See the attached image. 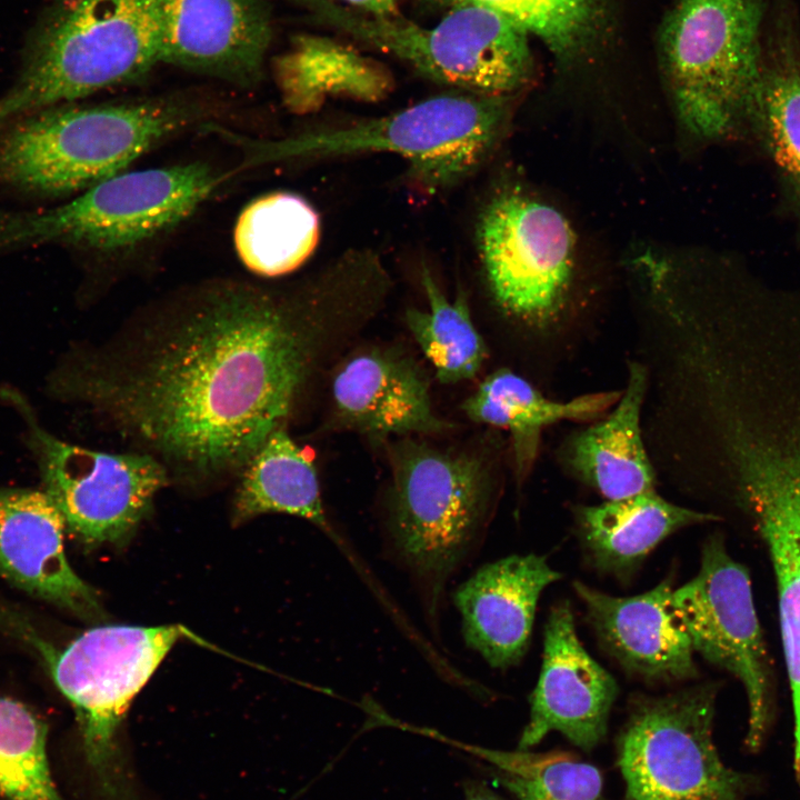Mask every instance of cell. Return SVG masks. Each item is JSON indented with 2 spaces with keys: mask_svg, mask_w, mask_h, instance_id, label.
Listing matches in <instances>:
<instances>
[{
  "mask_svg": "<svg viewBox=\"0 0 800 800\" xmlns=\"http://www.w3.org/2000/svg\"><path fill=\"white\" fill-rule=\"evenodd\" d=\"M0 799L66 800L53 779L48 727L24 703L0 696Z\"/></svg>",
  "mask_w": 800,
  "mask_h": 800,
  "instance_id": "cell-30",
  "label": "cell"
},
{
  "mask_svg": "<svg viewBox=\"0 0 800 800\" xmlns=\"http://www.w3.org/2000/svg\"><path fill=\"white\" fill-rule=\"evenodd\" d=\"M620 396L618 391H599L556 401L517 373L500 369L464 400L462 411L472 421L509 431L517 477L521 481L533 467L544 428L561 421L602 418Z\"/></svg>",
  "mask_w": 800,
  "mask_h": 800,
  "instance_id": "cell-23",
  "label": "cell"
},
{
  "mask_svg": "<svg viewBox=\"0 0 800 800\" xmlns=\"http://www.w3.org/2000/svg\"><path fill=\"white\" fill-rule=\"evenodd\" d=\"M160 62L240 87L257 84L272 39L264 0H157Z\"/></svg>",
  "mask_w": 800,
  "mask_h": 800,
  "instance_id": "cell-15",
  "label": "cell"
},
{
  "mask_svg": "<svg viewBox=\"0 0 800 800\" xmlns=\"http://www.w3.org/2000/svg\"><path fill=\"white\" fill-rule=\"evenodd\" d=\"M476 4L508 18L559 56L573 51L593 23L598 0H437Z\"/></svg>",
  "mask_w": 800,
  "mask_h": 800,
  "instance_id": "cell-31",
  "label": "cell"
},
{
  "mask_svg": "<svg viewBox=\"0 0 800 800\" xmlns=\"http://www.w3.org/2000/svg\"><path fill=\"white\" fill-rule=\"evenodd\" d=\"M329 23L459 91L509 97L532 72L528 33L502 14L454 6L437 24L352 12L327 0H307Z\"/></svg>",
  "mask_w": 800,
  "mask_h": 800,
  "instance_id": "cell-9",
  "label": "cell"
},
{
  "mask_svg": "<svg viewBox=\"0 0 800 800\" xmlns=\"http://www.w3.org/2000/svg\"><path fill=\"white\" fill-rule=\"evenodd\" d=\"M669 606L693 651L742 684L749 710L746 746L757 751L771 717L769 657L749 572L729 554L720 534L703 542L699 571L672 590Z\"/></svg>",
  "mask_w": 800,
  "mask_h": 800,
  "instance_id": "cell-12",
  "label": "cell"
},
{
  "mask_svg": "<svg viewBox=\"0 0 800 800\" xmlns=\"http://www.w3.org/2000/svg\"><path fill=\"white\" fill-rule=\"evenodd\" d=\"M197 119L179 100L40 110L0 128V186L53 197L83 191Z\"/></svg>",
  "mask_w": 800,
  "mask_h": 800,
  "instance_id": "cell-4",
  "label": "cell"
},
{
  "mask_svg": "<svg viewBox=\"0 0 800 800\" xmlns=\"http://www.w3.org/2000/svg\"><path fill=\"white\" fill-rule=\"evenodd\" d=\"M763 0H676L663 58L687 132L720 140L752 132L766 59Z\"/></svg>",
  "mask_w": 800,
  "mask_h": 800,
  "instance_id": "cell-5",
  "label": "cell"
},
{
  "mask_svg": "<svg viewBox=\"0 0 800 800\" xmlns=\"http://www.w3.org/2000/svg\"><path fill=\"white\" fill-rule=\"evenodd\" d=\"M509 97L442 93L389 116L276 143L277 158L390 152L426 189L469 176L494 149L510 117Z\"/></svg>",
  "mask_w": 800,
  "mask_h": 800,
  "instance_id": "cell-8",
  "label": "cell"
},
{
  "mask_svg": "<svg viewBox=\"0 0 800 800\" xmlns=\"http://www.w3.org/2000/svg\"><path fill=\"white\" fill-rule=\"evenodd\" d=\"M337 296L209 286L72 351L49 391L89 404L170 480H224L292 416L353 311Z\"/></svg>",
  "mask_w": 800,
  "mask_h": 800,
  "instance_id": "cell-1",
  "label": "cell"
},
{
  "mask_svg": "<svg viewBox=\"0 0 800 800\" xmlns=\"http://www.w3.org/2000/svg\"><path fill=\"white\" fill-rule=\"evenodd\" d=\"M361 10L362 13L374 17H396L399 0H342Z\"/></svg>",
  "mask_w": 800,
  "mask_h": 800,
  "instance_id": "cell-32",
  "label": "cell"
},
{
  "mask_svg": "<svg viewBox=\"0 0 800 800\" xmlns=\"http://www.w3.org/2000/svg\"><path fill=\"white\" fill-rule=\"evenodd\" d=\"M0 622L37 652L72 704L84 759L100 793L107 800H129L118 729L133 698L183 631L178 626H100L57 648L17 612L0 609Z\"/></svg>",
  "mask_w": 800,
  "mask_h": 800,
  "instance_id": "cell-6",
  "label": "cell"
},
{
  "mask_svg": "<svg viewBox=\"0 0 800 800\" xmlns=\"http://www.w3.org/2000/svg\"><path fill=\"white\" fill-rule=\"evenodd\" d=\"M800 213V63L780 58L764 64L752 127Z\"/></svg>",
  "mask_w": 800,
  "mask_h": 800,
  "instance_id": "cell-29",
  "label": "cell"
},
{
  "mask_svg": "<svg viewBox=\"0 0 800 800\" xmlns=\"http://www.w3.org/2000/svg\"><path fill=\"white\" fill-rule=\"evenodd\" d=\"M276 70L286 102L301 112L316 109L331 97L377 101L393 87L392 76L383 64L321 36L296 37Z\"/></svg>",
  "mask_w": 800,
  "mask_h": 800,
  "instance_id": "cell-24",
  "label": "cell"
},
{
  "mask_svg": "<svg viewBox=\"0 0 800 800\" xmlns=\"http://www.w3.org/2000/svg\"><path fill=\"white\" fill-rule=\"evenodd\" d=\"M740 499L769 554L792 693L794 769L800 784V439L741 436L731 448Z\"/></svg>",
  "mask_w": 800,
  "mask_h": 800,
  "instance_id": "cell-14",
  "label": "cell"
},
{
  "mask_svg": "<svg viewBox=\"0 0 800 800\" xmlns=\"http://www.w3.org/2000/svg\"><path fill=\"white\" fill-rule=\"evenodd\" d=\"M320 219L301 196L272 192L252 200L240 212L233 232L241 262L263 277L288 274L313 253Z\"/></svg>",
  "mask_w": 800,
  "mask_h": 800,
  "instance_id": "cell-26",
  "label": "cell"
},
{
  "mask_svg": "<svg viewBox=\"0 0 800 800\" xmlns=\"http://www.w3.org/2000/svg\"><path fill=\"white\" fill-rule=\"evenodd\" d=\"M561 579L544 557L512 554L479 568L453 592L466 644L493 669L526 654L542 591Z\"/></svg>",
  "mask_w": 800,
  "mask_h": 800,
  "instance_id": "cell-17",
  "label": "cell"
},
{
  "mask_svg": "<svg viewBox=\"0 0 800 800\" xmlns=\"http://www.w3.org/2000/svg\"><path fill=\"white\" fill-rule=\"evenodd\" d=\"M648 391L649 368L631 361L627 386L612 410L571 434L561 448L569 470L607 500L656 490V470L641 426Z\"/></svg>",
  "mask_w": 800,
  "mask_h": 800,
  "instance_id": "cell-21",
  "label": "cell"
},
{
  "mask_svg": "<svg viewBox=\"0 0 800 800\" xmlns=\"http://www.w3.org/2000/svg\"><path fill=\"white\" fill-rule=\"evenodd\" d=\"M333 421L371 438L452 428L432 408L429 382L409 357L369 349L348 358L331 386Z\"/></svg>",
  "mask_w": 800,
  "mask_h": 800,
  "instance_id": "cell-18",
  "label": "cell"
},
{
  "mask_svg": "<svg viewBox=\"0 0 800 800\" xmlns=\"http://www.w3.org/2000/svg\"><path fill=\"white\" fill-rule=\"evenodd\" d=\"M428 310L409 309L407 324L420 349L432 363L441 383L473 378L488 351L470 316L463 294L449 300L428 269L421 273Z\"/></svg>",
  "mask_w": 800,
  "mask_h": 800,
  "instance_id": "cell-27",
  "label": "cell"
},
{
  "mask_svg": "<svg viewBox=\"0 0 800 800\" xmlns=\"http://www.w3.org/2000/svg\"><path fill=\"white\" fill-rule=\"evenodd\" d=\"M3 393L28 424L27 446L66 531L87 546L123 541L170 482L164 467L147 453H110L61 441L40 427L22 396Z\"/></svg>",
  "mask_w": 800,
  "mask_h": 800,
  "instance_id": "cell-11",
  "label": "cell"
},
{
  "mask_svg": "<svg viewBox=\"0 0 800 800\" xmlns=\"http://www.w3.org/2000/svg\"><path fill=\"white\" fill-rule=\"evenodd\" d=\"M618 691L614 678L583 648L568 602L554 604L544 627L541 671L518 749L528 750L551 731L584 751L593 749L607 732Z\"/></svg>",
  "mask_w": 800,
  "mask_h": 800,
  "instance_id": "cell-16",
  "label": "cell"
},
{
  "mask_svg": "<svg viewBox=\"0 0 800 800\" xmlns=\"http://www.w3.org/2000/svg\"><path fill=\"white\" fill-rule=\"evenodd\" d=\"M63 518L46 492L0 488V576L80 617L99 613L94 590L68 562Z\"/></svg>",
  "mask_w": 800,
  "mask_h": 800,
  "instance_id": "cell-20",
  "label": "cell"
},
{
  "mask_svg": "<svg viewBox=\"0 0 800 800\" xmlns=\"http://www.w3.org/2000/svg\"><path fill=\"white\" fill-rule=\"evenodd\" d=\"M158 62L157 0H51L28 36L17 79L0 97V128L141 79Z\"/></svg>",
  "mask_w": 800,
  "mask_h": 800,
  "instance_id": "cell-3",
  "label": "cell"
},
{
  "mask_svg": "<svg viewBox=\"0 0 800 800\" xmlns=\"http://www.w3.org/2000/svg\"><path fill=\"white\" fill-rule=\"evenodd\" d=\"M269 512L306 519L339 547L344 543L327 519L313 462L284 428L271 433L243 468L233 501L236 521Z\"/></svg>",
  "mask_w": 800,
  "mask_h": 800,
  "instance_id": "cell-25",
  "label": "cell"
},
{
  "mask_svg": "<svg viewBox=\"0 0 800 800\" xmlns=\"http://www.w3.org/2000/svg\"><path fill=\"white\" fill-rule=\"evenodd\" d=\"M222 181L201 162L120 172L42 211L0 213V249L63 243L116 252L187 219Z\"/></svg>",
  "mask_w": 800,
  "mask_h": 800,
  "instance_id": "cell-7",
  "label": "cell"
},
{
  "mask_svg": "<svg viewBox=\"0 0 800 800\" xmlns=\"http://www.w3.org/2000/svg\"><path fill=\"white\" fill-rule=\"evenodd\" d=\"M718 686L636 694L617 741L623 800H747L754 777L726 766L713 742Z\"/></svg>",
  "mask_w": 800,
  "mask_h": 800,
  "instance_id": "cell-10",
  "label": "cell"
},
{
  "mask_svg": "<svg viewBox=\"0 0 800 800\" xmlns=\"http://www.w3.org/2000/svg\"><path fill=\"white\" fill-rule=\"evenodd\" d=\"M464 800H500L481 782L471 781L464 788Z\"/></svg>",
  "mask_w": 800,
  "mask_h": 800,
  "instance_id": "cell-33",
  "label": "cell"
},
{
  "mask_svg": "<svg viewBox=\"0 0 800 800\" xmlns=\"http://www.w3.org/2000/svg\"><path fill=\"white\" fill-rule=\"evenodd\" d=\"M578 536L591 564L628 579L672 533L719 517L674 504L656 490L574 509Z\"/></svg>",
  "mask_w": 800,
  "mask_h": 800,
  "instance_id": "cell-22",
  "label": "cell"
},
{
  "mask_svg": "<svg viewBox=\"0 0 800 800\" xmlns=\"http://www.w3.org/2000/svg\"><path fill=\"white\" fill-rule=\"evenodd\" d=\"M477 241L489 289L508 314L547 324L562 309L574 269V233L553 206L516 191L484 207Z\"/></svg>",
  "mask_w": 800,
  "mask_h": 800,
  "instance_id": "cell-13",
  "label": "cell"
},
{
  "mask_svg": "<svg viewBox=\"0 0 800 800\" xmlns=\"http://www.w3.org/2000/svg\"><path fill=\"white\" fill-rule=\"evenodd\" d=\"M390 462L383 549L408 574L431 631L439 633L447 586L478 550L489 522V462L413 439L392 446Z\"/></svg>",
  "mask_w": 800,
  "mask_h": 800,
  "instance_id": "cell-2",
  "label": "cell"
},
{
  "mask_svg": "<svg viewBox=\"0 0 800 800\" xmlns=\"http://www.w3.org/2000/svg\"><path fill=\"white\" fill-rule=\"evenodd\" d=\"M464 750L498 768L496 780L517 800H601L602 777L592 764L570 753L500 751L466 746Z\"/></svg>",
  "mask_w": 800,
  "mask_h": 800,
  "instance_id": "cell-28",
  "label": "cell"
},
{
  "mask_svg": "<svg viewBox=\"0 0 800 800\" xmlns=\"http://www.w3.org/2000/svg\"><path fill=\"white\" fill-rule=\"evenodd\" d=\"M573 589L599 642L627 672L652 682L697 676L690 639L669 606L670 578L631 597H614L580 581Z\"/></svg>",
  "mask_w": 800,
  "mask_h": 800,
  "instance_id": "cell-19",
  "label": "cell"
}]
</instances>
